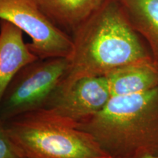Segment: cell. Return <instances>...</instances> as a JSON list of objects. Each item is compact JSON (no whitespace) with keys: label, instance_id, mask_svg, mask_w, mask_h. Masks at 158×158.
<instances>
[{"label":"cell","instance_id":"cell-1","mask_svg":"<svg viewBox=\"0 0 158 158\" xmlns=\"http://www.w3.org/2000/svg\"><path fill=\"white\" fill-rule=\"evenodd\" d=\"M68 72L57 92L78 79L103 76L120 67L151 59L119 0H104L73 33Z\"/></svg>","mask_w":158,"mask_h":158},{"label":"cell","instance_id":"cell-2","mask_svg":"<svg viewBox=\"0 0 158 158\" xmlns=\"http://www.w3.org/2000/svg\"><path fill=\"white\" fill-rule=\"evenodd\" d=\"M77 127L111 157L158 155V87L111 97L103 109Z\"/></svg>","mask_w":158,"mask_h":158},{"label":"cell","instance_id":"cell-3","mask_svg":"<svg viewBox=\"0 0 158 158\" xmlns=\"http://www.w3.org/2000/svg\"><path fill=\"white\" fill-rule=\"evenodd\" d=\"M3 122L7 135L24 158L111 157L90 134L45 108Z\"/></svg>","mask_w":158,"mask_h":158},{"label":"cell","instance_id":"cell-4","mask_svg":"<svg viewBox=\"0 0 158 158\" xmlns=\"http://www.w3.org/2000/svg\"><path fill=\"white\" fill-rule=\"evenodd\" d=\"M65 57L37 59L12 79L0 103V120L5 122L27 112L44 108L68 72Z\"/></svg>","mask_w":158,"mask_h":158},{"label":"cell","instance_id":"cell-5","mask_svg":"<svg viewBox=\"0 0 158 158\" xmlns=\"http://www.w3.org/2000/svg\"><path fill=\"white\" fill-rule=\"evenodd\" d=\"M0 19L9 21L30 37L27 43L39 59L69 58L72 36L59 28L40 8L36 0H0Z\"/></svg>","mask_w":158,"mask_h":158},{"label":"cell","instance_id":"cell-6","mask_svg":"<svg viewBox=\"0 0 158 158\" xmlns=\"http://www.w3.org/2000/svg\"><path fill=\"white\" fill-rule=\"evenodd\" d=\"M111 97L106 76L84 77L68 90L56 91L44 108L78 126L103 109Z\"/></svg>","mask_w":158,"mask_h":158},{"label":"cell","instance_id":"cell-7","mask_svg":"<svg viewBox=\"0 0 158 158\" xmlns=\"http://www.w3.org/2000/svg\"><path fill=\"white\" fill-rule=\"evenodd\" d=\"M37 59L23 40V31L9 21L0 19V103L17 73Z\"/></svg>","mask_w":158,"mask_h":158},{"label":"cell","instance_id":"cell-8","mask_svg":"<svg viewBox=\"0 0 158 158\" xmlns=\"http://www.w3.org/2000/svg\"><path fill=\"white\" fill-rule=\"evenodd\" d=\"M105 76L112 97L142 93L158 87V66L152 59L120 67Z\"/></svg>","mask_w":158,"mask_h":158},{"label":"cell","instance_id":"cell-9","mask_svg":"<svg viewBox=\"0 0 158 158\" xmlns=\"http://www.w3.org/2000/svg\"><path fill=\"white\" fill-rule=\"evenodd\" d=\"M104 0H36L40 8L65 32L73 33Z\"/></svg>","mask_w":158,"mask_h":158},{"label":"cell","instance_id":"cell-10","mask_svg":"<svg viewBox=\"0 0 158 158\" xmlns=\"http://www.w3.org/2000/svg\"><path fill=\"white\" fill-rule=\"evenodd\" d=\"M135 29L158 45V0H119Z\"/></svg>","mask_w":158,"mask_h":158},{"label":"cell","instance_id":"cell-11","mask_svg":"<svg viewBox=\"0 0 158 158\" xmlns=\"http://www.w3.org/2000/svg\"><path fill=\"white\" fill-rule=\"evenodd\" d=\"M0 158H24L7 135L2 120H0Z\"/></svg>","mask_w":158,"mask_h":158},{"label":"cell","instance_id":"cell-12","mask_svg":"<svg viewBox=\"0 0 158 158\" xmlns=\"http://www.w3.org/2000/svg\"><path fill=\"white\" fill-rule=\"evenodd\" d=\"M134 158H158V155H144Z\"/></svg>","mask_w":158,"mask_h":158},{"label":"cell","instance_id":"cell-13","mask_svg":"<svg viewBox=\"0 0 158 158\" xmlns=\"http://www.w3.org/2000/svg\"><path fill=\"white\" fill-rule=\"evenodd\" d=\"M109 158H118V157H109Z\"/></svg>","mask_w":158,"mask_h":158}]
</instances>
